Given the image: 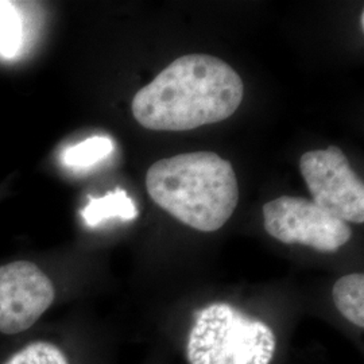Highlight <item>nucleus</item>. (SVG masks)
<instances>
[{
    "label": "nucleus",
    "mask_w": 364,
    "mask_h": 364,
    "mask_svg": "<svg viewBox=\"0 0 364 364\" xmlns=\"http://www.w3.org/2000/svg\"><path fill=\"white\" fill-rule=\"evenodd\" d=\"M333 302L353 326L364 328V275H344L335 284L332 290Z\"/></svg>",
    "instance_id": "nucleus-8"
},
{
    "label": "nucleus",
    "mask_w": 364,
    "mask_h": 364,
    "mask_svg": "<svg viewBox=\"0 0 364 364\" xmlns=\"http://www.w3.org/2000/svg\"><path fill=\"white\" fill-rule=\"evenodd\" d=\"M243 93L242 78L225 61L208 54H188L136 92L131 109L149 130H193L232 117Z\"/></svg>",
    "instance_id": "nucleus-1"
},
{
    "label": "nucleus",
    "mask_w": 364,
    "mask_h": 364,
    "mask_svg": "<svg viewBox=\"0 0 364 364\" xmlns=\"http://www.w3.org/2000/svg\"><path fill=\"white\" fill-rule=\"evenodd\" d=\"M4 364H69L65 353L50 341L28 343L11 355Z\"/></svg>",
    "instance_id": "nucleus-11"
},
{
    "label": "nucleus",
    "mask_w": 364,
    "mask_h": 364,
    "mask_svg": "<svg viewBox=\"0 0 364 364\" xmlns=\"http://www.w3.org/2000/svg\"><path fill=\"white\" fill-rule=\"evenodd\" d=\"M81 216L88 225L96 227L112 218L132 220L138 216V209L124 191L117 189L105 197L91 198L88 205L81 210Z\"/></svg>",
    "instance_id": "nucleus-7"
},
{
    "label": "nucleus",
    "mask_w": 364,
    "mask_h": 364,
    "mask_svg": "<svg viewBox=\"0 0 364 364\" xmlns=\"http://www.w3.org/2000/svg\"><path fill=\"white\" fill-rule=\"evenodd\" d=\"M146 188L156 205L201 232L220 230L239 203L231 162L209 151L156 161L147 170Z\"/></svg>",
    "instance_id": "nucleus-2"
},
{
    "label": "nucleus",
    "mask_w": 364,
    "mask_h": 364,
    "mask_svg": "<svg viewBox=\"0 0 364 364\" xmlns=\"http://www.w3.org/2000/svg\"><path fill=\"white\" fill-rule=\"evenodd\" d=\"M266 232L287 245H304L333 252L351 240L348 223L317 207L312 200L282 196L263 205Z\"/></svg>",
    "instance_id": "nucleus-4"
},
{
    "label": "nucleus",
    "mask_w": 364,
    "mask_h": 364,
    "mask_svg": "<svg viewBox=\"0 0 364 364\" xmlns=\"http://www.w3.org/2000/svg\"><path fill=\"white\" fill-rule=\"evenodd\" d=\"M55 297L50 278L33 262L0 266V333L16 335L34 326Z\"/></svg>",
    "instance_id": "nucleus-6"
},
{
    "label": "nucleus",
    "mask_w": 364,
    "mask_h": 364,
    "mask_svg": "<svg viewBox=\"0 0 364 364\" xmlns=\"http://www.w3.org/2000/svg\"><path fill=\"white\" fill-rule=\"evenodd\" d=\"M114 150V144L107 136H92L77 144L68 147L63 161L69 168L84 169L96 165L109 156Z\"/></svg>",
    "instance_id": "nucleus-9"
},
{
    "label": "nucleus",
    "mask_w": 364,
    "mask_h": 364,
    "mask_svg": "<svg viewBox=\"0 0 364 364\" xmlns=\"http://www.w3.org/2000/svg\"><path fill=\"white\" fill-rule=\"evenodd\" d=\"M360 23H362V30L364 28V14L362 13V15H360Z\"/></svg>",
    "instance_id": "nucleus-12"
},
{
    "label": "nucleus",
    "mask_w": 364,
    "mask_h": 364,
    "mask_svg": "<svg viewBox=\"0 0 364 364\" xmlns=\"http://www.w3.org/2000/svg\"><path fill=\"white\" fill-rule=\"evenodd\" d=\"M299 170L317 207L346 223H363V181L338 147L305 153Z\"/></svg>",
    "instance_id": "nucleus-5"
},
{
    "label": "nucleus",
    "mask_w": 364,
    "mask_h": 364,
    "mask_svg": "<svg viewBox=\"0 0 364 364\" xmlns=\"http://www.w3.org/2000/svg\"><path fill=\"white\" fill-rule=\"evenodd\" d=\"M275 347L270 326L216 302L196 313L186 355L191 364H270Z\"/></svg>",
    "instance_id": "nucleus-3"
},
{
    "label": "nucleus",
    "mask_w": 364,
    "mask_h": 364,
    "mask_svg": "<svg viewBox=\"0 0 364 364\" xmlns=\"http://www.w3.org/2000/svg\"><path fill=\"white\" fill-rule=\"evenodd\" d=\"M23 42L22 16L11 1H0V55L15 57Z\"/></svg>",
    "instance_id": "nucleus-10"
}]
</instances>
